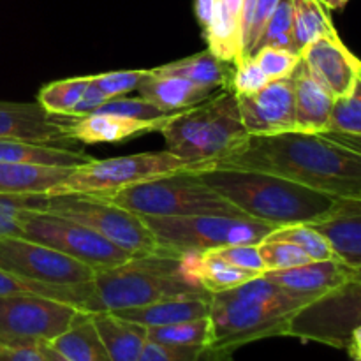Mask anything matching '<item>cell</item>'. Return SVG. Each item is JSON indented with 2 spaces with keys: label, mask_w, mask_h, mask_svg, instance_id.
<instances>
[{
  "label": "cell",
  "mask_w": 361,
  "mask_h": 361,
  "mask_svg": "<svg viewBox=\"0 0 361 361\" xmlns=\"http://www.w3.org/2000/svg\"><path fill=\"white\" fill-rule=\"evenodd\" d=\"M210 166L270 173L338 200L361 197V154L321 133L249 134Z\"/></svg>",
  "instance_id": "6da1fadb"
},
{
  "label": "cell",
  "mask_w": 361,
  "mask_h": 361,
  "mask_svg": "<svg viewBox=\"0 0 361 361\" xmlns=\"http://www.w3.org/2000/svg\"><path fill=\"white\" fill-rule=\"evenodd\" d=\"M194 175L247 217L277 228L323 221L338 203V197L256 169L207 166Z\"/></svg>",
  "instance_id": "7a4b0ae2"
},
{
  "label": "cell",
  "mask_w": 361,
  "mask_h": 361,
  "mask_svg": "<svg viewBox=\"0 0 361 361\" xmlns=\"http://www.w3.org/2000/svg\"><path fill=\"white\" fill-rule=\"evenodd\" d=\"M309 305L271 282L264 275L250 279L228 291L212 293L210 348L235 349L268 337H286L288 324Z\"/></svg>",
  "instance_id": "3957f363"
},
{
  "label": "cell",
  "mask_w": 361,
  "mask_h": 361,
  "mask_svg": "<svg viewBox=\"0 0 361 361\" xmlns=\"http://www.w3.org/2000/svg\"><path fill=\"white\" fill-rule=\"evenodd\" d=\"M94 300L88 312L145 307L173 296L200 295L204 291L185 277L180 256L154 252L134 256L116 267L95 270Z\"/></svg>",
  "instance_id": "277c9868"
},
{
  "label": "cell",
  "mask_w": 361,
  "mask_h": 361,
  "mask_svg": "<svg viewBox=\"0 0 361 361\" xmlns=\"http://www.w3.org/2000/svg\"><path fill=\"white\" fill-rule=\"evenodd\" d=\"M159 133L164 136L169 152L208 166L249 136L240 116L236 94L229 88L178 111Z\"/></svg>",
  "instance_id": "5b68a950"
},
{
  "label": "cell",
  "mask_w": 361,
  "mask_h": 361,
  "mask_svg": "<svg viewBox=\"0 0 361 361\" xmlns=\"http://www.w3.org/2000/svg\"><path fill=\"white\" fill-rule=\"evenodd\" d=\"M140 217H185V215H224L250 219L204 185L194 171L176 173L136 183L118 192L101 196Z\"/></svg>",
  "instance_id": "8992f818"
},
{
  "label": "cell",
  "mask_w": 361,
  "mask_h": 361,
  "mask_svg": "<svg viewBox=\"0 0 361 361\" xmlns=\"http://www.w3.org/2000/svg\"><path fill=\"white\" fill-rule=\"evenodd\" d=\"M208 164L180 157L173 152H145V154L123 155L111 159H92L71 171V175L53 187L44 196H62V194H88V196H108L136 183L176 173L196 171Z\"/></svg>",
  "instance_id": "52a82bcc"
},
{
  "label": "cell",
  "mask_w": 361,
  "mask_h": 361,
  "mask_svg": "<svg viewBox=\"0 0 361 361\" xmlns=\"http://www.w3.org/2000/svg\"><path fill=\"white\" fill-rule=\"evenodd\" d=\"M155 236L159 252L182 256L207 252L228 245H257L277 226L256 219L224 215H185V217H141Z\"/></svg>",
  "instance_id": "ba28073f"
},
{
  "label": "cell",
  "mask_w": 361,
  "mask_h": 361,
  "mask_svg": "<svg viewBox=\"0 0 361 361\" xmlns=\"http://www.w3.org/2000/svg\"><path fill=\"white\" fill-rule=\"evenodd\" d=\"M30 207L80 222L129 252L130 256H147L159 250L155 236L140 215L101 196H30Z\"/></svg>",
  "instance_id": "9c48e42d"
},
{
  "label": "cell",
  "mask_w": 361,
  "mask_h": 361,
  "mask_svg": "<svg viewBox=\"0 0 361 361\" xmlns=\"http://www.w3.org/2000/svg\"><path fill=\"white\" fill-rule=\"evenodd\" d=\"M20 226L21 236L67 254L94 270L116 267L134 257L80 222L32 208L30 197L20 210Z\"/></svg>",
  "instance_id": "30bf717a"
},
{
  "label": "cell",
  "mask_w": 361,
  "mask_h": 361,
  "mask_svg": "<svg viewBox=\"0 0 361 361\" xmlns=\"http://www.w3.org/2000/svg\"><path fill=\"white\" fill-rule=\"evenodd\" d=\"M85 310L37 295L0 296V342L13 345L51 344Z\"/></svg>",
  "instance_id": "8fae6325"
},
{
  "label": "cell",
  "mask_w": 361,
  "mask_h": 361,
  "mask_svg": "<svg viewBox=\"0 0 361 361\" xmlns=\"http://www.w3.org/2000/svg\"><path fill=\"white\" fill-rule=\"evenodd\" d=\"M361 324V281H348L309 303L291 317L286 337L345 349L349 335Z\"/></svg>",
  "instance_id": "7c38bea8"
},
{
  "label": "cell",
  "mask_w": 361,
  "mask_h": 361,
  "mask_svg": "<svg viewBox=\"0 0 361 361\" xmlns=\"http://www.w3.org/2000/svg\"><path fill=\"white\" fill-rule=\"evenodd\" d=\"M0 268L23 279L59 286L87 284L95 275L88 264L25 236L0 238Z\"/></svg>",
  "instance_id": "4fadbf2b"
},
{
  "label": "cell",
  "mask_w": 361,
  "mask_h": 361,
  "mask_svg": "<svg viewBox=\"0 0 361 361\" xmlns=\"http://www.w3.org/2000/svg\"><path fill=\"white\" fill-rule=\"evenodd\" d=\"M74 118L53 115L39 102L0 101V140L66 148L74 141L71 136Z\"/></svg>",
  "instance_id": "5bb4252c"
},
{
  "label": "cell",
  "mask_w": 361,
  "mask_h": 361,
  "mask_svg": "<svg viewBox=\"0 0 361 361\" xmlns=\"http://www.w3.org/2000/svg\"><path fill=\"white\" fill-rule=\"evenodd\" d=\"M243 127L250 136H267L295 130L293 80H274L250 95H236Z\"/></svg>",
  "instance_id": "9a60e30c"
},
{
  "label": "cell",
  "mask_w": 361,
  "mask_h": 361,
  "mask_svg": "<svg viewBox=\"0 0 361 361\" xmlns=\"http://www.w3.org/2000/svg\"><path fill=\"white\" fill-rule=\"evenodd\" d=\"M302 60L335 99L348 95L361 78V60L344 44L338 32L307 46Z\"/></svg>",
  "instance_id": "2e32d148"
},
{
  "label": "cell",
  "mask_w": 361,
  "mask_h": 361,
  "mask_svg": "<svg viewBox=\"0 0 361 361\" xmlns=\"http://www.w3.org/2000/svg\"><path fill=\"white\" fill-rule=\"evenodd\" d=\"M263 275L295 298L312 303L326 293L337 289L338 286L351 281V267L338 259L310 261L302 267L264 271Z\"/></svg>",
  "instance_id": "e0dca14e"
},
{
  "label": "cell",
  "mask_w": 361,
  "mask_h": 361,
  "mask_svg": "<svg viewBox=\"0 0 361 361\" xmlns=\"http://www.w3.org/2000/svg\"><path fill=\"white\" fill-rule=\"evenodd\" d=\"M295 90V130L324 133L330 129L335 97L302 62L291 74Z\"/></svg>",
  "instance_id": "ac0fdd59"
},
{
  "label": "cell",
  "mask_w": 361,
  "mask_h": 361,
  "mask_svg": "<svg viewBox=\"0 0 361 361\" xmlns=\"http://www.w3.org/2000/svg\"><path fill=\"white\" fill-rule=\"evenodd\" d=\"M314 228L326 236L335 256L348 267H361V197L338 200L337 207Z\"/></svg>",
  "instance_id": "d6986e66"
},
{
  "label": "cell",
  "mask_w": 361,
  "mask_h": 361,
  "mask_svg": "<svg viewBox=\"0 0 361 361\" xmlns=\"http://www.w3.org/2000/svg\"><path fill=\"white\" fill-rule=\"evenodd\" d=\"M175 115L176 113H173V115L159 120H136L106 115V113H92V115L74 118L73 126H71V136L74 141L85 145L120 143L133 136L161 130Z\"/></svg>",
  "instance_id": "ffe728a7"
},
{
  "label": "cell",
  "mask_w": 361,
  "mask_h": 361,
  "mask_svg": "<svg viewBox=\"0 0 361 361\" xmlns=\"http://www.w3.org/2000/svg\"><path fill=\"white\" fill-rule=\"evenodd\" d=\"M137 92L141 97L150 101L164 113H178L207 101L219 90L200 87L182 76L148 69L147 76L137 87Z\"/></svg>",
  "instance_id": "44dd1931"
},
{
  "label": "cell",
  "mask_w": 361,
  "mask_h": 361,
  "mask_svg": "<svg viewBox=\"0 0 361 361\" xmlns=\"http://www.w3.org/2000/svg\"><path fill=\"white\" fill-rule=\"evenodd\" d=\"M111 314L141 324L145 328L201 319V317H208V314H210V293L173 296V298L161 300V302L150 303V305L115 310Z\"/></svg>",
  "instance_id": "7402d4cb"
},
{
  "label": "cell",
  "mask_w": 361,
  "mask_h": 361,
  "mask_svg": "<svg viewBox=\"0 0 361 361\" xmlns=\"http://www.w3.org/2000/svg\"><path fill=\"white\" fill-rule=\"evenodd\" d=\"M73 169L0 161V196H44Z\"/></svg>",
  "instance_id": "603a6c76"
},
{
  "label": "cell",
  "mask_w": 361,
  "mask_h": 361,
  "mask_svg": "<svg viewBox=\"0 0 361 361\" xmlns=\"http://www.w3.org/2000/svg\"><path fill=\"white\" fill-rule=\"evenodd\" d=\"M95 328L113 361H137L148 342V328L111 312L92 314Z\"/></svg>",
  "instance_id": "cb8c5ba5"
},
{
  "label": "cell",
  "mask_w": 361,
  "mask_h": 361,
  "mask_svg": "<svg viewBox=\"0 0 361 361\" xmlns=\"http://www.w3.org/2000/svg\"><path fill=\"white\" fill-rule=\"evenodd\" d=\"M4 295H37L44 298L59 300V302L71 303L78 309L88 312L94 300V284L78 286H59V284H44V282L30 281L20 275H14L11 271L0 268V296Z\"/></svg>",
  "instance_id": "d4e9b609"
},
{
  "label": "cell",
  "mask_w": 361,
  "mask_h": 361,
  "mask_svg": "<svg viewBox=\"0 0 361 361\" xmlns=\"http://www.w3.org/2000/svg\"><path fill=\"white\" fill-rule=\"evenodd\" d=\"M229 62L217 59L210 49L196 53L187 59L176 60V62L166 63V66L154 67L157 73L164 74H175V76H182L185 80L192 81V83L200 85V87L212 88V90H222V88H229L233 78V67L228 66Z\"/></svg>",
  "instance_id": "484cf974"
},
{
  "label": "cell",
  "mask_w": 361,
  "mask_h": 361,
  "mask_svg": "<svg viewBox=\"0 0 361 361\" xmlns=\"http://www.w3.org/2000/svg\"><path fill=\"white\" fill-rule=\"evenodd\" d=\"M49 345L71 361H113L92 321L90 312L81 314L73 326Z\"/></svg>",
  "instance_id": "4316f807"
},
{
  "label": "cell",
  "mask_w": 361,
  "mask_h": 361,
  "mask_svg": "<svg viewBox=\"0 0 361 361\" xmlns=\"http://www.w3.org/2000/svg\"><path fill=\"white\" fill-rule=\"evenodd\" d=\"M92 159L83 152H74L62 147H44L21 141L0 140V161L21 162V164L56 166V168H78Z\"/></svg>",
  "instance_id": "83f0119b"
},
{
  "label": "cell",
  "mask_w": 361,
  "mask_h": 361,
  "mask_svg": "<svg viewBox=\"0 0 361 361\" xmlns=\"http://www.w3.org/2000/svg\"><path fill=\"white\" fill-rule=\"evenodd\" d=\"M203 34L207 39L208 49L217 59L229 63H235L240 59V53H242L240 18L235 16L222 0H217L214 18H212L210 25L203 30Z\"/></svg>",
  "instance_id": "f1b7e54d"
},
{
  "label": "cell",
  "mask_w": 361,
  "mask_h": 361,
  "mask_svg": "<svg viewBox=\"0 0 361 361\" xmlns=\"http://www.w3.org/2000/svg\"><path fill=\"white\" fill-rule=\"evenodd\" d=\"M293 6V39L296 51L303 49L323 35L335 34L328 7L321 0H291Z\"/></svg>",
  "instance_id": "f546056e"
},
{
  "label": "cell",
  "mask_w": 361,
  "mask_h": 361,
  "mask_svg": "<svg viewBox=\"0 0 361 361\" xmlns=\"http://www.w3.org/2000/svg\"><path fill=\"white\" fill-rule=\"evenodd\" d=\"M148 341L176 348H210L212 324L208 317L148 328Z\"/></svg>",
  "instance_id": "4dcf8cb0"
},
{
  "label": "cell",
  "mask_w": 361,
  "mask_h": 361,
  "mask_svg": "<svg viewBox=\"0 0 361 361\" xmlns=\"http://www.w3.org/2000/svg\"><path fill=\"white\" fill-rule=\"evenodd\" d=\"M267 238L271 240H284V242L293 243L298 249H302L310 261H330L337 259L331 243L328 242L326 236L321 235L314 226L310 224H293L281 226L274 229Z\"/></svg>",
  "instance_id": "1f68e13d"
},
{
  "label": "cell",
  "mask_w": 361,
  "mask_h": 361,
  "mask_svg": "<svg viewBox=\"0 0 361 361\" xmlns=\"http://www.w3.org/2000/svg\"><path fill=\"white\" fill-rule=\"evenodd\" d=\"M88 83H90V76L53 81V83L41 88L37 102L53 115L71 116V111L78 104Z\"/></svg>",
  "instance_id": "d6a6232c"
},
{
  "label": "cell",
  "mask_w": 361,
  "mask_h": 361,
  "mask_svg": "<svg viewBox=\"0 0 361 361\" xmlns=\"http://www.w3.org/2000/svg\"><path fill=\"white\" fill-rule=\"evenodd\" d=\"M233 353L214 348H176L148 341L137 361H229Z\"/></svg>",
  "instance_id": "836d02e7"
},
{
  "label": "cell",
  "mask_w": 361,
  "mask_h": 361,
  "mask_svg": "<svg viewBox=\"0 0 361 361\" xmlns=\"http://www.w3.org/2000/svg\"><path fill=\"white\" fill-rule=\"evenodd\" d=\"M263 46H275V48H284L289 51H296L295 39H293V6L291 0H281L279 6L275 7L274 14L268 20L267 27H264L263 35L259 37L256 49L257 51ZM252 53V55H254ZM300 55V53H298Z\"/></svg>",
  "instance_id": "e575fe53"
},
{
  "label": "cell",
  "mask_w": 361,
  "mask_h": 361,
  "mask_svg": "<svg viewBox=\"0 0 361 361\" xmlns=\"http://www.w3.org/2000/svg\"><path fill=\"white\" fill-rule=\"evenodd\" d=\"M328 130L361 136V78L348 95L335 99Z\"/></svg>",
  "instance_id": "d590c367"
},
{
  "label": "cell",
  "mask_w": 361,
  "mask_h": 361,
  "mask_svg": "<svg viewBox=\"0 0 361 361\" xmlns=\"http://www.w3.org/2000/svg\"><path fill=\"white\" fill-rule=\"evenodd\" d=\"M257 249H259L261 259L267 267V271L288 270V268L310 263V257L302 249H298L293 243L284 242V240L264 238L263 242L257 243Z\"/></svg>",
  "instance_id": "8d00e7d4"
},
{
  "label": "cell",
  "mask_w": 361,
  "mask_h": 361,
  "mask_svg": "<svg viewBox=\"0 0 361 361\" xmlns=\"http://www.w3.org/2000/svg\"><path fill=\"white\" fill-rule=\"evenodd\" d=\"M250 56L256 60L259 69L267 74L270 81L289 78L302 62V55L284 48H275V46H263Z\"/></svg>",
  "instance_id": "74e56055"
},
{
  "label": "cell",
  "mask_w": 361,
  "mask_h": 361,
  "mask_svg": "<svg viewBox=\"0 0 361 361\" xmlns=\"http://www.w3.org/2000/svg\"><path fill=\"white\" fill-rule=\"evenodd\" d=\"M95 113H106V115L126 116V118L136 120H159L173 115V113H164L157 106L152 104L150 101L140 97H113L108 99Z\"/></svg>",
  "instance_id": "f35d334b"
},
{
  "label": "cell",
  "mask_w": 361,
  "mask_h": 361,
  "mask_svg": "<svg viewBox=\"0 0 361 361\" xmlns=\"http://www.w3.org/2000/svg\"><path fill=\"white\" fill-rule=\"evenodd\" d=\"M148 69L140 71H115V73H104L95 74L92 78V83L102 92L108 99L122 97V95L129 94V92L137 90L143 78L147 76Z\"/></svg>",
  "instance_id": "ab89813d"
},
{
  "label": "cell",
  "mask_w": 361,
  "mask_h": 361,
  "mask_svg": "<svg viewBox=\"0 0 361 361\" xmlns=\"http://www.w3.org/2000/svg\"><path fill=\"white\" fill-rule=\"evenodd\" d=\"M268 83H270V80L259 69L256 60L252 56H245V59H240L235 62L229 90L235 92L236 95H250L259 92Z\"/></svg>",
  "instance_id": "60d3db41"
},
{
  "label": "cell",
  "mask_w": 361,
  "mask_h": 361,
  "mask_svg": "<svg viewBox=\"0 0 361 361\" xmlns=\"http://www.w3.org/2000/svg\"><path fill=\"white\" fill-rule=\"evenodd\" d=\"M208 254L215 257H221V259L228 261L229 264L236 268H242V270L250 271V274L263 275L267 271L263 259H261V254L257 245H228V247H219V249L207 250Z\"/></svg>",
  "instance_id": "b9f144b4"
},
{
  "label": "cell",
  "mask_w": 361,
  "mask_h": 361,
  "mask_svg": "<svg viewBox=\"0 0 361 361\" xmlns=\"http://www.w3.org/2000/svg\"><path fill=\"white\" fill-rule=\"evenodd\" d=\"M30 196H0V238L21 236L20 210Z\"/></svg>",
  "instance_id": "7bdbcfd3"
},
{
  "label": "cell",
  "mask_w": 361,
  "mask_h": 361,
  "mask_svg": "<svg viewBox=\"0 0 361 361\" xmlns=\"http://www.w3.org/2000/svg\"><path fill=\"white\" fill-rule=\"evenodd\" d=\"M279 2H281V0H257L252 25H250L249 35H247L245 46H243L240 59H245V56L252 55L254 49H256V46H257V42H259V37L263 35L264 27H267L268 20H270V16L274 14L275 7L279 6Z\"/></svg>",
  "instance_id": "ee69618b"
},
{
  "label": "cell",
  "mask_w": 361,
  "mask_h": 361,
  "mask_svg": "<svg viewBox=\"0 0 361 361\" xmlns=\"http://www.w3.org/2000/svg\"><path fill=\"white\" fill-rule=\"evenodd\" d=\"M106 101H108V97H106V95L102 94V92L99 90L94 83H92V78H90V83H88V87L85 88L81 99L78 101V104L74 106L73 111H71V116H76V118H80V116L92 115V113L97 111V109L101 108Z\"/></svg>",
  "instance_id": "f6af8a7d"
},
{
  "label": "cell",
  "mask_w": 361,
  "mask_h": 361,
  "mask_svg": "<svg viewBox=\"0 0 361 361\" xmlns=\"http://www.w3.org/2000/svg\"><path fill=\"white\" fill-rule=\"evenodd\" d=\"M0 361H44L39 345H13L0 342Z\"/></svg>",
  "instance_id": "bcb514c9"
},
{
  "label": "cell",
  "mask_w": 361,
  "mask_h": 361,
  "mask_svg": "<svg viewBox=\"0 0 361 361\" xmlns=\"http://www.w3.org/2000/svg\"><path fill=\"white\" fill-rule=\"evenodd\" d=\"M257 0H242V14H240V25H242V49L245 46L247 35H249L250 25H252L254 13H256ZM242 55V53H240Z\"/></svg>",
  "instance_id": "7dc6e473"
},
{
  "label": "cell",
  "mask_w": 361,
  "mask_h": 361,
  "mask_svg": "<svg viewBox=\"0 0 361 361\" xmlns=\"http://www.w3.org/2000/svg\"><path fill=\"white\" fill-rule=\"evenodd\" d=\"M215 6H217V0H196V4H194L197 21H200L203 30L210 25L212 18H214Z\"/></svg>",
  "instance_id": "c3c4849f"
},
{
  "label": "cell",
  "mask_w": 361,
  "mask_h": 361,
  "mask_svg": "<svg viewBox=\"0 0 361 361\" xmlns=\"http://www.w3.org/2000/svg\"><path fill=\"white\" fill-rule=\"evenodd\" d=\"M321 134H324V136L330 137V140L337 141V143L342 145V147L351 148V150L361 154V136H356V134L337 133V130H324V133H321Z\"/></svg>",
  "instance_id": "681fc988"
},
{
  "label": "cell",
  "mask_w": 361,
  "mask_h": 361,
  "mask_svg": "<svg viewBox=\"0 0 361 361\" xmlns=\"http://www.w3.org/2000/svg\"><path fill=\"white\" fill-rule=\"evenodd\" d=\"M345 351H348L349 358L353 361H361V324L356 326L355 330L351 331V335H349Z\"/></svg>",
  "instance_id": "f907efd6"
},
{
  "label": "cell",
  "mask_w": 361,
  "mask_h": 361,
  "mask_svg": "<svg viewBox=\"0 0 361 361\" xmlns=\"http://www.w3.org/2000/svg\"><path fill=\"white\" fill-rule=\"evenodd\" d=\"M39 349H41L42 356H44V361H71L63 355H60V353L56 351V349H53L49 344H39Z\"/></svg>",
  "instance_id": "816d5d0a"
},
{
  "label": "cell",
  "mask_w": 361,
  "mask_h": 361,
  "mask_svg": "<svg viewBox=\"0 0 361 361\" xmlns=\"http://www.w3.org/2000/svg\"><path fill=\"white\" fill-rule=\"evenodd\" d=\"M321 2H323L328 9L337 11V9H342V7H344L349 0H321Z\"/></svg>",
  "instance_id": "f5cc1de1"
},
{
  "label": "cell",
  "mask_w": 361,
  "mask_h": 361,
  "mask_svg": "<svg viewBox=\"0 0 361 361\" xmlns=\"http://www.w3.org/2000/svg\"><path fill=\"white\" fill-rule=\"evenodd\" d=\"M351 279L353 281H361V267L351 268Z\"/></svg>",
  "instance_id": "db71d44e"
},
{
  "label": "cell",
  "mask_w": 361,
  "mask_h": 361,
  "mask_svg": "<svg viewBox=\"0 0 361 361\" xmlns=\"http://www.w3.org/2000/svg\"><path fill=\"white\" fill-rule=\"evenodd\" d=\"M229 361H233V358H231V360H229Z\"/></svg>",
  "instance_id": "11a10c76"
}]
</instances>
